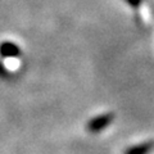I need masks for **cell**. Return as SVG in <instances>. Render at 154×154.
I'll use <instances>...</instances> for the list:
<instances>
[{"label": "cell", "instance_id": "1", "mask_svg": "<svg viewBox=\"0 0 154 154\" xmlns=\"http://www.w3.org/2000/svg\"><path fill=\"white\" fill-rule=\"evenodd\" d=\"M114 119V114L112 113H105V114H100L98 117H95L93 119H90L89 123H88V131L89 132H93L96 134L102 130L107 128L112 121Z\"/></svg>", "mask_w": 154, "mask_h": 154}, {"label": "cell", "instance_id": "4", "mask_svg": "<svg viewBox=\"0 0 154 154\" xmlns=\"http://www.w3.org/2000/svg\"><path fill=\"white\" fill-rule=\"evenodd\" d=\"M126 2H127V4H130V5L134 8H137L141 4V0H126Z\"/></svg>", "mask_w": 154, "mask_h": 154}, {"label": "cell", "instance_id": "3", "mask_svg": "<svg viewBox=\"0 0 154 154\" xmlns=\"http://www.w3.org/2000/svg\"><path fill=\"white\" fill-rule=\"evenodd\" d=\"M0 54L3 57H8V58H13V57H18L21 54L19 48L13 44V42H3L0 45Z\"/></svg>", "mask_w": 154, "mask_h": 154}, {"label": "cell", "instance_id": "2", "mask_svg": "<svg viewBox=\"0 0 154 154\" xmlns=\"http://www.w3.org/2000/svg\"><path fill=\"white\" fill-rule=\"evenodd\" d=\"M154 149V141H146L128 148L125 154H149Z\"/></svg>", "mask_w": 154, "mask_h": 154}]
</instances>
